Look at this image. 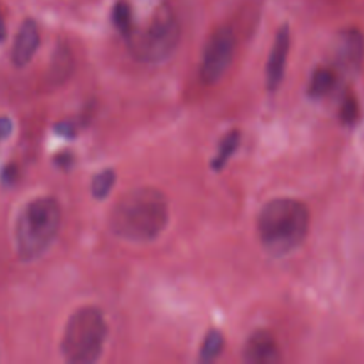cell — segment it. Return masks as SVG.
<instances>
[{"mask_svg":"<svg viewBox=\"0 0 364 364\" xmlns=\"http://www.w3.org/2000/svg\"><path fill=\"white\" fill-rule=\"evenodd\" d=\"M169 223L166 196L153 187L134 188L114 205L110 230L123 240L146 244L162 233Z\"/></svg>","mask_w":364,"mask_h":364,"instance_id":"1","label":"cell"},{"mask_svg":"<svg viewBox=\"0 0 364 364\" xmlns=\"http://www.w3.org/2000/svg\"><path fill=\"white\" fill-rule=\"evenodd\" d=\"M309 231V210L291 198L272 199L258 217V233L270 256H287L301 247Z\"/></svg>","mask_w":364,"mask_h":364,"instance_id":"2","label":"cell"},{"mask_svg":"<svg viewBox=\"0 0 364 364\" xmlns=\"http://www.w3.org/2000/svg\"><path fill=\"white\" fill-rule=\"evenodd\" d=\"M60 219V206L53 198H38L23 206L14 228L21 262H34L52 247L59 235Z\"/></svg>","mask_w":364,"mask_h":364,"instance_id":"3","label":"cell"},{"mask_svg":"<svg viewBox=\"0 0 364 364\" xmlns=\"http://www.w3.org/2000/svg\"><path fill=\"white\" fill-rule=\"evenodd\" d=\"M181 38V27L176 14L169 6H160L148 23L141 28H132L127 36L128 50L137 60L156 64L173 55Z\"/></svg>","mask_w":364,"mask_h":364,"instance_id":"4","label":"cell"},{"mask_svg":"<svg viewBox=\"0 0 364 364\" xmlns=\"http://www.w3.org/2000/svg\"><path fill=\"white\" fill-rule=\"evenodd\" d=\"M107 322L98 308H80L70 316L63 334L60 352L71 364H92L102 358L107 340Z\"/></svg>","mask_w":364,"mask_h":364,"instance_id":"5","label":"cell"},{"mask_svg":"<svg viewBox=\"0 0 364 364\" xmlns=\"http://www.w3.org/2000/svg\"><path fill=\"white\" fill-rule=\"evenodd\" d=\"M235 53V34L230 27H219L212 32L203 52L201 60V80L205 84H215L230 68Z\"/></svg>","mask_w":364,"mask_h":364,"instance_id":"6","label":"cell"},{"mask_svg":"<svg viewBox=\"0 0 364 364\" xmlns=\"http://www.w3.org/2000/svg\"><path fill=\"white\" fill-rule=\"evenodd\" d=\"M364 63V36L358 28H345L334 43V64L341 73L354 77Z\"/></svg>","mask_w":364,"mask_h":364,"instance_id":"7","label":"cell"},{"mask_svg":"<svg viewBox=\"0 0 364 364\" xmlns=\"http://www.w3.org/2000/svg\"><path fill=\"white\" fill-rule=\"evenodd\" d=\"M288 53H290V28H288V25H283L277 32L272 52L267 60V89L269 91H277V87L283 84L284 73H287Z\"/></svg>","mask_w":364,"mask_h":364,"instance_id":"8","label":"cell"},{"mask_svg":"<svg viewBox=\"0 0 364 364\" xmlns=\"http://www.w3.org/2000/svg\"><path fill=\"white\" fill-rule=\"evenodd\" d=\"M244 361L249 364H276L281 361V350L274 336L267 331L251 334L244 348Z\"/></svg>","mask_w":364,"mask_h":364,"instance_id":"9","label":"cell"},{"mask_svg":"<svg viewBox=\"0 0 364 364\" xmlns=\"http://www.w3.org/2000/svg\"><path fill=\"white\" fill-rule=\"evenodd\" d=\"M39 48V31L36 21L25 20L21 23L20 31H18L16 39H14L13 52H11V59L13 64L18 68L27 66L32 60V57L36 55Z\"/></svg>","mask_w":364,"mask_h":364,"instance_id":"10","label":"cell"},{"mask_svg":"<svg viewBox=\"0 0 364 364\" xmlns=\"http://www.w3.org/2000/svg\"><path fill=\"white\" fill-rule=\"evenodd\" d=\"M73 71V55L66 45H59L53 53L52 64H50V80L60 84L66 82Z\"/></svg>","mask_w":364,"mask_h":364,"instance_id":"11","label":"cell"},{"mask_svg":"<svg viewBox=\"0 0 364 364\" xmlns=\"http://www.w3.org/2000/svg\"><path fill=\"white\" fill-rule=\"evenodd\" d=\"M336 85V73L331 68H316L309 80V96L311 98H323L329 95Z\"/></svg>","mask_w":364,"mask_h":364,"instance_id":"12","label":"cell"},{"mask_svg":"<svg viewBox=\"0 0 364 364\" xmlns=\"http://www.w3.org/2000/svg\"><path fill=\"white\" fill-rule=\"evenodd\" d=\"M238 144H240V134L238 132H230L228 135H224L223 142L219 146V153H217L215 159L212 160V167L215 171H220L228 162H230L231 156L237 151Z\"/></svg>","mask_w":364,"mask_h":364,"instance_id":"13","label":"cell"},{"mask_svg":"<svg viewBox=\"0 0 364 364\" xmlns=\"http://www.w3.org/2000/svg\"><path fill=\"white\" fill-rule=\"evenodd\" d=\"M224 348V336L219 333V331H210L206 334L205 341H203L201 354H199V361L201 363H212L215 361L220 355Z\"/></svg>","mask_w":364,"mask_h":364,"instance_id":"14","label":"cell"},{"mask_svg":"<svg viewBox=\"0 0 364 364\" xmlns=\"http://www.w3.org/2000/svg\"><path fill=\"white\" fill-rule=\"evenodd\" d=\"M116 185V173L112 169H105L98 173L92 180V196L96 199H105Z\"/></svg>","mask_w":364,"mask_h":364,"instance_id":"15","label":"cell"},{"mask_svg":"<svg viewBox=\"0 0 364 364\" xmlns=\"http://www.w3.org/2000/svg\"><path fill=\"white\" fill-rule=\"evenodd\" d=\"M112 21L124 36L132 32V9L127 0H119L112 9Z\"/></svg>","mask_w":364,"mask_h":364,"instance_id":"16","label":"cell"},{"mask_svg":"<svg viewBox=\"0 0 364 364\" xmlns=\"http://www.w3.org/2000/svg\"><path fill=\"white\" fill-rule=\"evenodd\" d=\"M340 117L345 124H354L359 117V107L354 96H347L341 103Z\"/></svg>","mask_w":364,"mask_h":364,"instance_id":"17","label":"cell"},{"mask_svg":"<svg viewBox=\"0 0 364 364\" xmlns=\"http://www.w3.org/2000/svg\"><path fill=\"white\" fill-rule=\"evenodd\" d=\"M14 180H16V167L7 166L6 169L2 171V181L6 185H11V183H14Z\"/></svg>","mask_w":364,"mask_h":364,"instance_id":"18","label":"cell"},{"mask_svg":"<svg viewBox=\"0 0 364 364\" xmlns=\"http://www.w3.org/2000/svg\"><path fill=\"white\" fill-rule=\"evenodd\" d=\"M11 132H13V123L9 117H0V139L9 137Z\"/></svg>","mask_w":364,"mask_h":364,"instance_id":"19","label":"cell"},{"mask_svg":"<svg viewBox=\"0 0 364 364\" xmlns=\"http://www.w3.org/2000/svg\"><path fill=\"white\" fill-rule=\"evenodd\" d=\"M55 132L59 135H63V137H66V139H71L75 135V128L71 127L70 123H60V124H57L55 127Z\"/></svg>","mask_w":364,"mask_h":364,"instance_id":"20","label":"cell"},{"mask_svg":"<svg viewBox=\"0 0 364 364\" xmlns=\"http://www.w3.org/2000/svg\"><path fill=\"white\" fill-rule=\"evenodd\" d=\"M55 164H59L60 167H71V155H60L55 159Z\"/></svg>","mask_w":364,"mask_h":364,"instance_id":"21","label":"cell"},{"mask_svg":"<svg viewBox=\"0 0 364 364\" xmlns=\"http://www.w3.org/2000/svg\"><path fill=\"white\" fill-rule=\"evenodd\" d=\"M6 34H7V31H6V25H4L2 14H0V41H4V39H6Z\"/></svg>","mask_w":364,"mask_h":364,"instance_id":"22","label":"cell"}]
</instances>
